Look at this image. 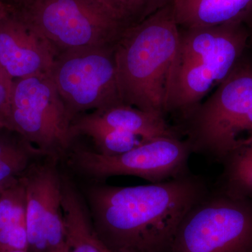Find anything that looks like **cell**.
<instances>
[{"instance_id": "6da1fadb", "label": "cell", "mask_w": 252, "mask_h": 252, "mask_svg": "<svg viewBox=\"0 0 252 252\" xmlns=\"http://www.w3.org/2000/svg\"><path fill=\"white\" fill-rule=\"evenodd\" d=\"M80 190L94 233L111 252L169 250L181 222L205 194L201 180L185 175L137 187L89 181Z\"/></svg>"}, {"instance_id": "7a4b0ae2", "label": "cell", "mask_w": 252, "mask_h": 252, "mask_svg": "<svg viewBox=\"0 0 252 252\" xmlns=\"http://www.w3.org/2000/svg\"><path fill=\"white\" fill-rule=\"evenodd\" d=\"M250 28L235 23L179 28L165 101V114L185 117L225 80L248 50Z\"/></svg>"}, {"instance_id": "3957f363", "label": "cell", "mask_w": 252, "mask_h": 252, "mask_svg": "<svg viewBox=\"0 0 252 252\" xmlns=\"http://www.w3.org/2000/svg\"><path fill=\"white\" fill-rule=\"evenodd\" d=\"M178 36L171 1L126 28L114 47L123 103L165 117L167 81Z\"/></svg>"}, {"instance_id": "277c9868", "label": "cell", "mask_w": 252, "mask_h": 252, "mask_svg": "<svg viewBox=\"0 0 252 252\" xmlns=\"http://www.w3.org/2000/svg\"><path fill=\"white\" fill-rule=\"evenodd\" d=\"M252 106V58L248 51L213 94L185 117L192 151L228 158L248 144Z\"/></svg>"}, {"instance_id": "5b68a950", "label": "cell", "mask_w": 252, "mask_h": 252, "mask_svg": "<svg viewBox=\"0 0 252 252\" xmlns=\"http://www.w3.org/2000/svg\"><path fill=\"white\" fill-rule=\"evenodd\" d=\"M73 118L49 73L14 81L5 126L14 129L45 157H65L74 137Z\"/></svg>"}, {"instance_id": "8992f818", "label": "cell", "mask_w": 252, "mask_h": 252, "mask_svg": "<svg viewBox=\"0 0 252 252\" xmlns=\"http://www.w3.org/2000/svg\"><path fill=\"white\" fill-rule=\"evenodd\" d=\"M204 198L181 222L170 252H252V200L227 191Z\"/></svg>"}, {"instance_id": "52a82bcc", "label": "cell", "mask_w": 252, "mask_h": 252, "mask_svg": "<svg viewBox=\"0 0 252 252\" xmlns=\"http://www.w3.org/2000/svg\"><path fill=\"white\" fill-rule=\"evenodd\" d=\"M17 9L49 42L56 56L115 45L127 28L86 0H32Z\"/></svg>"}, {"instance_id": "ba28073f", "label": "cell", "mask_w": 252, "mask_h": 252, "mask_svg": "<svg viewBox=\"0 0 252 252\" xmlns=\"http://www.w3.org/2000/svg\"><path fill=\"white\" fill-rule=\"evenodd\" d=\"M114 47L66 51L55 59L50 76L73 120L87 111L124 104L118 85Z\"/></svg>"}, {"instance_id": "9c48e42d", "label": "cell", "mask_w": 252, "mask_h": 252, "mask_svg": "<svg viewBox=\"0 0 252 252\" xmlns=\"http://www.w3.org/2000/svg\"><path fill=\"white\" fill-rule=\"evenodd\" d=\"M191 148L178 137H163L142 142L120 155L104 156L82 148L71 149L67 165L89 181L102 182L114 176H134L152 183L185 175Z\"/></svg>"}, {"instance_id": "30bf717a", "label": "cell", "mask_w": 252, "mask_h": 252, "mask_svg": "<svg viewBox=\"0 0 252 252\" xmlns=\"http://www.w3.org/2000/svg\"><path fill=\"white\" fill-rule=\"evenodd\" d=\"M56 54L51 45L13 7L0 21V67L13 80L49 73Z\"/></svg>"}, {"instance_id": "8fae6325", "label": "cell", "mask_w": 252, "mask_h": 252, "mask_svg": "<svg viewBox=\"0 0 252 252\" xmlns=\"http://www.w3.org/2000/svg\"><path fill=\"white\" fill-rule=\"evenodd\" d=\"M58 161L59 159L46 157L44 161L32 164L23 184L28 245L37 252H48L44 223L51 192L61 182Z\"/></svg>"}, {"instance_id": "7c38bea8", "label": "cell", "mask_w": 252, "mask_h": 252, "mask_svg": "<svg viewBox=\"0 0 252 252\" xmlns=\"http://www.w3.org/2000/svg\"><path fill=\"white\" fill-rule=\"evenodd\" d=\"M171 4L180 28L235 23L249 26V20L252 17V0H172Z\"/></svg>"}, {"instance_id": "4fadbf2b", "label": "cell", "mask_w": 252, "mask_h": 252, "mask_svg": "<svg viewBox=\"0 0 252 252\" xmlns=\"http://www.w3.org/2000/svg\"><path fill=\"white\" fill-rule=\"evenodd\" d=\"M61 207L69 252H104L81 190L64 173L61 178Z\"/></svg>"}, {"instance_id": "5bb4252c", "label": "cell", "mask_w": 252, "mask_h": 252, "mask_svg": "<svg viewBox=\"0 0 252 252\" xmlns=\"http://www.w3.org/2000/svg\"><path fill=\"white\" fill-rule=\"evenodd\" d=\"M89 114L106 125L137 136L142 142L158 137H178L165 117L132 106L123 104Z\"/></svg>"}, {"instance_id": "9a60e30c", "label": "cell", "mask_w": 252, "mask_h": 252, "mask_svg": "<svg viewBox=\"0 0 252 252\" xmlns=\"http://www.w3.org/2000/svg\"><path fill=\"white\" fill-rule=\"evenodd\" d=\"M72 132L74 138L79 135L90 137L97 148V152L109 157L126 153L143 142L133 134L96 120L89 113H84L74 118Z\"/></svg>"}, {"instance_id": "2e32d148", "label": "cell", "mask_w": 252, "mask_h": 252, "mask_svg": "<svg viewBox=\"0 0 252 252\" xmlns=\"http://www.w3.org/2000/svg\"><path fill=\"white\" fill-rule=\"evenodd\" d=\"M226 160L225 191L252 200V143L239 149Z\"/></svg>"}, {"instance_id": "e0dca14e", "label": "cell", "mask_w": 252, "mask_h": 252, "mask_svg": "<svg viewBox=\"0 0 252 252\" xmlns=\"http://www.w3.org/2000/svg\"><path fill=\"white\" fill-rule=\"evenodd\" d=\"M172 0H123L127 26L141 22Z\"/></svg>"}, {"instance_id": "ac0fdd59", "label": "cell", "mask_w": 252, "mask_h": 252, "mask_svg": "<svg viewBox=\"0 0 252 252\" xmlns=\"http://www.w3.org/2000/svg\"><path fill=\"white\" fill-rule=\"evenodd\" d=\"M28 245L26 223L9 225L0 230V248L6 252L26 251Z\"/></svg>"}, {"instance_id": "d6986e66", "label": "cell", "mask_w": 252, "mask_h": 252, "mask_svg": "<svg viewBox=\"0 0 252 252\" xmlns=\"http://www.w3.org/2000/svg\"><path fill=\"white\" fill-rule=\"evenodd\" d=\"M14 80L0 67V122L5 126L9 113Z\"/></svg>"}, {"instance_id": "ffe728a7", "label": "cell", "mask_w": 252, "mask_h": 252, "mask_svg": "<svg viewBox=\"0 0 252 252\" xmlns=\"http://www.w3.org/2000/svg\"><path fill=\"white\" fill-rule=\"evenodd\" d=\"M86 1L118 21L124 23L128 28L126 23L125 9H124L123 0H86Z\"/></svg>"}, {"instance_id": "44dd1931", "label": "cell", "mask_w": 252, "mask_h": 252, "mask_svg": "<svg viewBox=\"0 0 252 252\" xmlns=\"http://www.w3.org/2000/svg\"><path fill=\"white\" fill-rule=\"evenodd\" d=\"M32 0H4V2L16 9H21L31 3Z\"/></svg>"}, {"instance_id": "7402d4cb", "label": "cell", "mask_w": 252, "mask_h": 252, "mask_svg": "<svg viewBox=\"0 0 252 252\" xmlns=\"http://www.w3.org/2000/svg\"><path fill=\"white\" fill-rule=\"evenodd\" d=\"M11 9L12 6L6 4L3 0H0V21L9 14Z\"/></svg>"}, {"instance_id": "603a6c76", "label": "cell", "mask_w": 252, "mask_h": 252, "mask_svg": "<svg viewBox=\"0 0 252 252\" xmlns=\"http://www.w3.org/2000/svg\"><path fill=\"white\" fill-rule=\"evenodd\" d=\"M7 148H6V146L3 145L0 143V158L2 157L3 154L6 152V151L7 150Z\"/></svg>"}, {"instance_id": "cb8c5ba5", "label": "cell", "mask_w": 252, "mask_h": 252, "mask_svg": "<svg viewBox=\"0 0 252 252\" xmlns=\"http://www.w3.org/2000/svg\"><path fill=\"white\" fill-rule=\"evenodd\" d=\"M248 50L249 51H252V30L251 29H250V41H249ZM249 54H250V53H249ZM250 56H251L252 58V55H250Z\"/></svg>"}, {"instance_id": "d4e9b609", "label": "cell", "mask_w": 252, "mask_h": 252, "mask_svg": "<svg viewBox=\"0 0 252 252\" xmlns=\"http://www.w3.org/2000/svg\"><path fill=\"white\" fill-rule=\"evenodd\" d=\"M5 252H26L25 251H20V250H14V251H8Z\"/></svg>"}, {"instance_id": "484cf974", "label": "cell", "mask_w": 252, "mask_h": 252, "mask_svg": "<svg viewBox=\"0 0 252 252\" xmlns=\"http://www.w3.org/2000/svg\"><path fill=\"white\" fill-rule=\"evenodd\" d=\"M104 252H109V250H107V249H106L104 247Z\"/></svg>"}, {"instance_id": "4316f807", "label": "cell", "mask_w": 252, "mask_h": 252, "mask_svg": "<svg viewBox=\"0 0 252 252\" xmlns=\"http://www.w3.org/2000/svg\"><path fill=\"white\" fill-rule=\"evenodd\" d=\"M1 126H4V124H2L1 122H0V127H1Z\"/></svg>"}]
</instances>
